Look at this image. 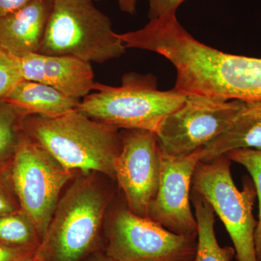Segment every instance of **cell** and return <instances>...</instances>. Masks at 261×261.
Returning <instances> with one entry per match:
<instances>
[{"instance_id":"obj_18","label":"cell","mask_w":261,"mask_h":261,"mask_svg":"<svg viewBox=\"0 0 261 261\" xmlns=\"http://www.w3.org/2000/svg\"><path fill=\"white\" fill-rule=\"evenodd\" d=\"M226 154L231 162L241 165L248 171L256 190L259 211L255 233V247L257 261H261V149H235Z\"/></svg>"},{"instance_id":"obj_9","label":"cell","mask_w":261,"mask_h":261,"mask_svg":"<svg viewBox=\"0 0 261 261\" xmlns=\"http://www.w3.org/2000/svg\"><path fill=\"white\" fill-rule=\"evenodd\" d=\"M115 177L133 214L148 218L149 204L159 187L161 152L154 132L125 129Z\"/></svg>"},{"instance_id":"obj_20","label":"cell","mask_w":261,"mask_h":261,"mask_svg":"<svg viewBox=\"0 0 261 261\" xmlns=\"http://www.w3.org/2000/svg\"><path fill=\"white\" fill-rule=\"evenodd\" d=\"M185 0H148V18L149 20L176 15L178 8Z\"/></svg>"},{"instance_id":"obj_7","label":"cell","mask_w":261,"mask_h":261,"mask_svg":"<svg viewBox=\"0 0 261 261\" xmlns=\"http://www.w3.org/2000/svg\"><path fill=\"white\" fill-rule=\"evenodd\" d=\"M242 103L240 99L214 96L187 95L156 134L161 152L185 156L202 150L229 128Z\"/></svg>"},{"instance_id":"obj_14","label":"cell","mask_w":261,"mask_h":261,"mask_svg":"<svg viewBox=\"0 0 261 261\" xmlns=\"http://www.w3.org/2000/svg\"><path fill=\"white\" fill-rule=\"evenodd\" d=\"M3 100L18 108L25 116L47 118L63 116L75 111L81 100L73 99L47 84L22 80Z\"/></svg>"},{"instance_id":"obj_11","label":"cell","mask_w":261,"mask_h":261,"mask_svg":"<svg viewBox=\"0 0 261 261\" xmlns=\"http://www.w3.org/2000/svg\"><path fill=\"white\" fill-rule=\"evenodd\" d=\"M23 80L47 84L73 99L82 100L93 92L92 63L71 56L28 53L18 58Z\"/></svg>"},{"instance_id":"obj_2","label":"cell","mask_w":261,"mask_h":261,"mask_svg":"<svg viewBox=\"0 0 261 261\" xmlns=\"http://www.w3.org/2000/svg\"><path fill=\"white\" fill-rule=\"evenodd\" d=\"M187 95L171 89L161 91L152 73L130 72L118 87L97 83L80 101L77 111L96 121L124 129L157 134L166 117L182 106Z\"/></svg>"},{"instance_id":"obj_22","label":"cell","mask_w":261,"mask_h":261,"mask_svg":"<svg viewBox=\"0 0 261 261\" xmlns=\"http://www.w3.org/2000/svg\"><path fill=\"white\" fill-rule=\"evenodd\" d=\"M37 250L8 246L0 243V261H23L34 256Z\"/></svg>"},{"instance_id":"obj_24","label":"cell","mask_w":261,"mask_h":261,"mask_svg":"<svg viewBox=\"0 0 261 261\" xmlns=\"http://www.w3.org/2000/svg\"><path fill=\"white\" fill-rule=\"evenodd\" d=\"M139 0H117L120 10L123 13L135 15Z\"/></svg>"},{"instance_id":"obj_1","label":"cell","mask_w":261,"mask_h":261,"mask_svg":"<svg viewBox=\"0 0 261 261\" xmlns=\"http://www.w3.org/2000/svg\"><path fill=\"white\" fill-rule=\"evenodd\" d=\"M22 129L68 171L115 176V162L122 146L119 128L75 110L55 118L27 116Z\"/></svg>"},{"instance_id":"obj_15","label":"cell","mask_w":261,"mask_h":261,"mask_svg":"<svg viewBox=\"0 0 261 261\" xmlns=\"http://www.w3.org/2000/svg\"><path fill=\"white\" fill-rule=\"evenodd\" d=\"M191 202L197 223V248L193 261H231L236 252L233 247H221L215 231V213L210 204L192 190Z\"/></svg>"},{"instance_id":"obj_16","label":"cell","mask_w":261,"mask_h":261,"mask_svg":"<svg viewBox=\"0 0 261 261\" xmlns=\"http://www.w3.org/2000/svg\"><path fill=\"white\" fill-rule=\"evenodd\" d=\"M0 243L8 246L37 250L41 240L32 221L19 209L0 216Z\"/></svg>"},{"instance_id":"obj_13","label":"cell","mask_w":261,"mask_h":261,"mask_svg":"<svg viewBox=\"0 0 261 261\" xmlns=\"http://www.w3.org/2000/svg\"><path fill=\"white\" fill-rule=\"evenodd\" d=\"M240 149H261V102L243 101L231 126L200 151V160L210 162Z\"/></svg>"},{"instance_id":"obj_21","label":"cell","mask_w":261,"mask_h":261,"mask_svg":"<svg viewBox=\"0 0 261 261\" xmlns=\"http://www.w3.org/2000/svg\"><path fill=\"white\" fill-rule=\"evenodd\" d=\"M9 179L0 171V216L19 210Z\"/></svg>"},{"instance_id":"obj_5","label":"cell","mask_w":261,"mask_h":261,"mask_svg":"<svg viewBox=\"0 0 261 261\" xmlns=\"http://www.w3.org/2000/svg\"><path fill=\"white\" fill-rule=\"evenodd\" d=\"M9 181L20 210L32 221L42 243L62 189L71 171L22 130L13 159Z\"/></svg>"},{"instance_id":"obj_19","label":"cell","mask_w":261,"mask_h":261,"mask_svg":"<svg viewBox=\"0 0 261 261\" xmlns=\"http://www.w3.org/2000/svg\"><path fill=\"white\" fill-rule=\"evenodd\" d=\"M22 80L18 58L0 46V100Z\"/></svg>"},{"instance_id":"obj_12","label":"cell","mask_w":261,"mask_h":261,"mask_svg":"<svg viewBox=\"0 0 261 261\" xmlns=\"http://www.w3.org/2000/svg\"><path fill=\"white\" fill-rule=\"evenodd\" d=\"M53 5V0H32L0 17V46L16 58L39 53Z\"/></svg>"},{"instance_id":"obj_27","label":"cell","mask_w":261,"mask_h":261,"mask_svg":"<svg viewBox=\"0 0 261 261\" xmlns=\"http://www.w3.org/2000/svg\"><path fill=\"white\" fill-rule=\"evenodd\" d=\"M94 2H97L99 1V0H93Z\"/></svg>"},{"instance_id":"obj_17","label":"cell","mask_w":261,"mask_h":261,"mask_svg":"<svg viewBox=\"0 0 261 261\" xmlns=\"http://www.w3.org/2000/svg\"><path fill=\"white\" fill-rule=\"evenodd\" d=\"M25 117L18 108L0 100V166L13 159Z\"/></svg>"},{"instance_id":"obj_25","label":"cell","mask_w":261,"mask_h":261,"mask_svg":"<svg viewBox=\"0 0 261 261\" xmlns=\"http://www.w3.org/2000/svg\"><path fill=\"white\" fill-rule=\"evenodd\" d=\"M23 261H42V260H41L40 258H39V257H37V256H36L35 255H34V256L30 257V258L27 259V260H25Z\"/></svg>"},{"instance_id":"obj_6","label":"cell","mask_w":261,"mask_h":261,"mask_svg":"<svg viewBox=\"0 0 261 261\" xmlns=\"http://www.w3.org/2000/svg\"><path fill=\"white\" fill-rule=\"evenodd\" d=\"M106 208L97 187L75 184L62 199L35 255L42 261H79L92 248Z\"/></svg>"},{"instance_id":"obj_8","label":"cell","mask_w":261,"mask_h":261,"mask_svg":"<svg viewBox=\"0 0 261 261\" xmlns=\"http://www.w3.org/2000/svg\"><path fill=\"white\" fill-rule=\"evenodd\" d=\"M196 248L197 236L171 232L122 208L111 222L107 255L111 261H193Z\"/></svg>"},{"instance_id":"obj_10","label":"cell","mask_w":261,"mask_h":261,"mask_svg":"<svg viewBox=\"0 0 261 261\" xmlns=\"http://www.w3.org/2000/svg\"><path fill=\"white\" fill-rule=\"evenodd\" d=\"M200 161V151L185 156L161 152L159 187L149 204V219L171 232L197 236L191 192L192 178Z\"/></svg>"},{"instance_id":"obj_3","label":"cell","mask_w":261,"mask_h":261,"mask_svg":"<svg viewBox=\"0 0 261 261\" xmlns=\"http://www.w3.org/2000/svg\"><path fill=\"white\" fill-rule=\"evenodd\" d=\"M39 53L71 56L92 63L121 58L126 47L109 17L93 0H53Z\"/></svg>"},{"instance_id":"obj_26","label":"cell","mask_w":261,"mask_h":261,"mask_svg":"<svg viewBox=\"0 0 261 261\" xmlns=\"http://www.w3.org/2000/svg\"><path fill=\"white\" fill-rule=\"evenodd\" d=\"M96 261H111V260H110L109 258H108V257H106V258H101V259H99V260H96Z\"/></svg>"},{"instance_id":"obj_23","label":"cell","mask_w":261,"mask_h":261,"mask_svg":"<svg viewBox=\"0 0 261 261\" xmlns=\"http://www.w3.org/2000/svg\"><path fill=\"white\" fill-rule=\"evenodd\" d=\"M32 0H0V17L23 8Z\"/></svg>"},{"instance_id":"obj_4","label":"cell","mask_w":261,"mask_h":261,"mask_svg":"<svg viewBox=\"0 0 261 261\" xmlns=\"http://www.w3.org/2000/svg\"><path fill=\"white\" fill-rule=\"evenodd\" d=\"M231 160L226 154L210 162L200 161L192 178V190L202 196L224 224L232 241L238 261H257L253 216L257 198L252 179L246 176L242 190L235 185Z\"/></svg>"}]
</instances>
